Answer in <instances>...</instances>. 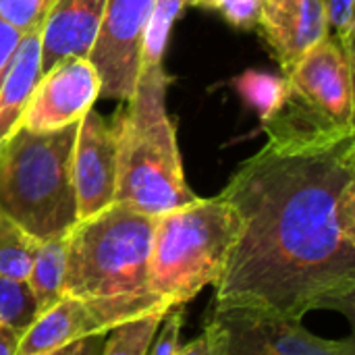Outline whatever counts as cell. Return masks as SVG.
I'll use <instances>...</instances> for the list:
<instances>
[{"label": "cell", "instance_id": "cell-1", "mask_svg": "<svg viewBox=\"0 0 355 355\" xmlns=\"http://www.w3.org/2000/svg\"><path fill=\"white\" fill-rule=\"evenodd\" d=\"M241 235L214 283L216 308L304 320L355 312V135L316 148L266 146L218 193Z\"/></svg>", "mask_w": 355, "mask_h": 355}, {"label": "cell", "instance_id": "cell-2", "mask_svg": "<svg viewBox=\"0 0 355 355\" xmlns=\"http://www.w3.org/2000/svg\"><path fill=\"white\" fill-rule=\"evenodd\" d=\"M154 225V216L114 202L69 231L62 295L87 304L106 333L152 312H171L150 291Z\"/></svg>", "mask_w": 355, "mask_h": 355}, {"label": "cell", "instance_id": "cell-3", "mask_svg": "<svg viewBox=\"0 0 355 355\" xmlns=\"http://www.w3.org/2000/svg\"><path fill=\"white\" fill-rule=\"evenodd\" d=\"M168 85L164 67L141 71L131 100L110 123L116 139L114 202L154 218L198 200L185 181L166 112Z\"/></svg>", "mask_w": 355, "mask_h": 355}, {"label": "cell", "instance_id": "cell-4", "mask_svg": "<svg viewBox=\"0 0 355 355\" xmlns=\"http://www.w3.org/2000/svg\"><path fill=\"white\" fill-rule=\"evenodd\" d=\"M79 123L56 131L19 127L0 146V210L37 241L67 235L77 223L73 150Z\"/></svg>", "mask_w": 355, "mask_h": 355}, {"label": "cell", "instance_id": "cell-5", "mask_svg": "<svg viewBox=\"0 0 355 355\" xmlns=\"http://www.w3.org/2000/svg\"><path fill=\"white\" fill-rule=\"evenodd\" d=\"M237 210L220 196L156 216L150 252V291L173 310L214 285L241 235Z\"/></svg>", "mask_w": 355, "mask_h": 355}, {"label": "cell", "instance_id": "cell-6", "mask_svg": "<svg viewBox=\"0 0 355 355\" xmlns=\"http://www.w3.org/2000/svg\"><path fill=\"white\" fill-rule=\"evenodd\" d=\"M281 106L262 121L277 148H316L355 135L354 62L335 37L322 40L287 75Z\"/></svg>", "mask_w": 355, "mask_h": 355}, {"label": "cell", "instance_id": "cell-7", "mask_svg": "<svg viewBox=\"0 0 355 355\" xmlns=\"http://www.w3.org/2000/svg\"><path fill=\"white\" fill-rule=\"evenodd\" d=\"M204 335L210 355H355L354 339H322L302 320L258 308L212 306Z\"/></svg>", "mask_w": 355, "mask_h": 355}, {"label": "cell", "instance_id": "cell-8", "mask_svg": "<svg viewBox=\"0 0 355 355\" xmlns=\"http://www.w3.org/2000/svg\"><path fill=\"white\" fill-rule=\"evenodd\" d=\"M154 0H108L106 12L89 52L100 77V96L131 100L139 77V48Z\"/></svg>", "mask_w": 355, "mask_h": 355}, {"label": "cell", "instance_id": "cell-9", "mask_svg": "<svg viewBox=\"0 0 355 355\" xmlns=\"http://www.w3.org/2000/svg\"><path fill=\"white\" fill-rule=\"evenodd\" d=\"M100 77L87 56H71L44 73L21 119L29 131H56L94 108L100 98Z\"/></svg>", "mask_w": 355, "mask_h": 355}, {"label": "cell", "instance_id": "cell-10", "mask_svg": "<svg viewBox=\"0 0 355 355\" xmlns=\"http://www.w3.org/2000/svg\"><path fill=\"white\" fill-rule=\"evenodd\" d=\"M73 185L79 220L114 204L116 139L112 127L94 108L79 121L73 150Z\"/></svg>", "mask_w": 355, "mask_h": 355}, {"label": "cell", "instance_id": "cell-11", "mask_svg": "<svg viewBox=\"0 0 355 355\" xmlns=\"http://www.w3.org/2000/svg\"><path fill=\"white\" fill-rule=\"evenodd\" d=\"M258 29L285 77L331 27L322 0H262Z\"/></svg>", "mask_w": 355, "mask_h": 355}, {"label": "cell", "instance_id": "cell-12", "mask_svg": "<svg viewBox=\"0 0 355 355\" xmlns=\"http://www.w3.org/2000/svg\"><path fill=\"white\" fill-rule=\"evenodd\" d=\"M108 0H56L42 27V75L71 56H89Z\"/></svg>", "mask_w": 355, "mask_h": 355}, {"label": "cell", "instance_id": "cell-13", "mask_svg": "<svg viewBox=\"0 0 355 355\" xmlns=\"http://www.w3.org/2000/svg\"><path fill=\"white\" fill-rule=\"evenodd\" d=\"M42 27L25 31L0 77V146L21 127L25 108L42 77Z\"/></svg>", "mask_w": 355, "mask_h": 355}, {"label": "cell", "instance_id": "cell-14", "mask_svg": "<svg viewBox=\"0 0 355 355\" xmlns=\"http://www.w3.org/2000/svg\"><path fill=\"white\" fill-rule=\"evenodd\" d=\"M98 333L106 331H102L92 308L79 300L62 297L50 310L35 316L19 339L17 355H48Z\"/></svg>", "mask_w": 355, "mask_h": 355}, {"label": "cell", "instance_id": "cell-15", "mask_svg": "<svg viewBox=\"0 0 355 355\" xmlns=\"http://www.w3.org/2000/svg\"><path fill=\"white\" fill-rule=\"evenodd\" d=\"M67 243H69V233L40 241V248L35 252L27 277V285L35 300L37 316L64 297L62 287H64V272H67Z\"/></svg>", "mask_w": 355, "mask_h": 355}, {"label": "cell", "instance_id": "cell-16", "mask_svg": "<svg viewBox=\"0 0 355 355\" xmlns=\"http://www.w3.org/2000/svg\"><path fill=\"white\" fill-rule=\"evenodd\" d=\"M185 6H191V0H154V6L148 15L141 48H139V73L146 69L162 67L166 42L171 27L179 19Z\"/></svg>", "mask_w": 355, "mask_h": 355}, {"label": "cell", "instance_id": "cell-17", "mask_svg": "<svg viewBox=\"0 0 355 355\" xmlns=\"http://www.w3.org/2000/svg\"><path fill=\"white\" fill-rule=\"evenodd\" d=\"M37 248L40 241L0 210V275L27 283Z\"/></svg>", "mask_w": 355, "mask_h": 355}, {"label": "cell", "instance_id": "cell-18", "mask_svg": "<svg viewBox=\"0 0 355 355\" xmlns=\"http://www.w3.org/2000/svg\"><path fill=\"white\" fill-rule=\"evenodd\" d=\"M235 87L241 98L260 114V121H266L281 106L287 92V79L268 73L245 71L235 79Z\"/></svg>", "mask_w": 355, "mask_h": 355}, {"label": "cell", "instance_id": "cell-19", "mask_svg": "<svg viewBox=\"0 0 355 355\" xmlns=\"http://www.w3.org/2000/svg\"><path fill=\"white\" fill-rule=\"evenodd\" d=\"M164 316L166 312H152L108 331L102 355H146Z\"/></svg>", "mask_w": 355, "mask_h": 355}, {"label": "cell", "instance_id": "cell-20", "mask_svg": "<svg viewBox=\"0 0 355 355\" xmlns=\"http://www.w3.org/2000/svg\"><path fill=\"white\" fill-rule=\"evenodd\" d=\"M35 316L37 308L29 285L0 275V324L23 335Z\"/></svg>", "mask_w": 355, "mask_h": 355}, {"label": "cell", "instance_id": "cell-21", "mask_svg": "<svg viewBox=\"0 0 355 355\" xmlns=\"http://www.w3.org/2000/svg\"><path fill=\"white\" fill-rule=\"evenodd\" d=\"M262 0H191V6L218 12L235 29L252 31L258 27Z\"/></svg>", "mask_w": 355, "mask_h": 355}, {"label": "cell", "instance_id": "cell-22", "mask_svg": "<svg viewBox=\"0 0 355 355\" xmlns=\"http://www.w3.org/2000/svg\"><path fill=\"white\" fill-rule=\"evenodd\" d=\"M56 0H0V17L19 33L46 21Z\"/></svg>", "mask_w": 355, "mask_h": 355}, {"label": "cell", "instance_id": "cell-23", "mask_svg": "<svg viewBox=\"0 0 355 355\" xmlns=\"http://www.w3.org/2000/svg\"><path fill=\"white\" fill-rule=\"evenodd\" d=\"M354 2L355 0H322L324 4V12H327V21L329 27H333L337 31V42L343 48L345 56L355 62L354 56V31H355V19H354Z\"/></svg>", "mask_w": 355, "mask_h": 355}, {"label": "cell", "instance_id": "cell-24", "mask_svg": "<svg viewBox=\"0 0 355 355\" xmlns=\"http://www.w3.org/2000/svg\"><path fill=\"white\" fill-rule=\"evenodd\" d=\"M185 320V310L183 306L173 308L171 312H166V316L162 318L150 347L146 355H175L177 349L181 347V327Z\"/></svg>", "mask_w": 355, "mask_h": 355}, {"label": "cell", "instance_id": "cell-25", "mask_svg": "<svg viewBox=\"0 0 355 355\" xmlns=\"http://www.w3.org/2000/svg\"><path fill=\"white\" fill-rule=\"evenodd\" d=\"M106 335L108 333H98V335H89V337H83L79 341H73L56 352L48 355H102L104 349V343H106Z\"/></svg>", "mask_w": 355, "mask_h": 355}, {"label": "cell", "instance_id": "cell-26", "mask_svg": "<svg viewBox=\"0 0 355 355\" xmlns=\"http://www.w3.org/2000/svg\"><path fill=\"white\" fill-rule=\"evenodd\" d=\"M21 35L23 33H19L17 29H12L0 17V77H2V73H4V69H6V64H8V60H10V56H12L19 40H21Z\"/></svg>", "mask_w": 355, "mask_h": 355}, {"label": "cell", "instance_id": "cell-27", "mask_svg": "<svg viewBox=\"0 0 355 355\" xmlns=\"http://www.w3.org/2000/svg\"><path fill=\"white\" fill-rule=\"evenodd\" d=\"M19 339H21L19 333L0 324V355H17Z\"/></svg>", "mask_w": 355, "mask_h": 355}, {"label": "cell", "instance_id": "cell-28", "mask_svg": "<svg viewBox=\"0 0 355 355\" xmlns=\"http://www.w3.org/2000/svg\"><path fill=\"white\" fill-rule=\"evenodd\" d=\"M175 355H210V347H208V339L202 333L200 337H196L193 341H189L187 345H181Z\"/></svg>", "mask_w": 355, "mask_h": 355}]
</instances>
